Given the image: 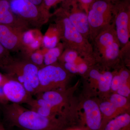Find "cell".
<instances>
[{"label": "cell", "instance_id": "1", "mask_svg": "<svg viewBox=\"0 0 130 130\" xmlns=\"http://www.w3.org/2000/svg\"><path fill=\"white\" fill-rule=\"evenodd\" d=\"M4 106L6 121L11 125L24 130H64L70 125L64 119L44 117L20 104L12 103Z\"/></svg>", "mask_w": 130, "mask_h": 130}, {"label": "cell", "instance_id": "2", "mask_svg": "<svg viewBox=\"0 0 130 130\" xmlns=\"http://www.w3.org/2000/svg\"><path fill=\"white\" fill-rule=\"evenodd\" d=\"M52 16L55 17V26L64 49L76 51L82 58L92 64H95L91 43L84 37L70 22L66 9L61 7L52 14Z\"/></svg>", "mask_w": 130, "mask_h": 130}, {"label": "cell", "instance_id": "3", "mask_svg": "<svg viewBox=\"0 0 130 130\" xmlns=\"http://www.w3.org/2000/svg\"><path fill=\"white\" fill-rule=\"evenodd\" d=\"M91 43L96 63L107 70L119 65L123 56L113 21L103 29Z\"/></svg>", "mask_w": 130, "mask_h": 130}, {"label": "cell", "instance_id": "4", "mask_svg": "<svg viewBox=\"0 0 130 130\" xmlns=\"http://www.w3.org/2000/svg\"><path fill=\"white\" fill-rule=\"evenodd\" d=\"M40 68L27 60L12 58L1 68L7 76L18 81L31 95H35L38 86Z\"/></svg>", "mask_w": 130, "mask_h": 130}, {"label": "cell", "instance_id": "5", "mask_svg": "<svg viewBox=\"0 0 130 130\" xmlns=\"http://www.w3.org/2000/svg\"><path fill=\"white\" fill-rule=\"evenodd\" d=\"M14 16L30 29H41L52 17L29 0H7Z\"/></svg>", "mask_w": 130, "mask_h": 130}, {"label": "cell", "instance_id": "6", "mask_svg": "<svg viewBox=\"0 0 130 130\" xmlns=\"http://www.w3.org/2000/svg\"><path fill=\"white\" fill-rule=\"evenodd\" d=\"M72 75L58 62L41 68L38 71L39 86L36 95L49 91L66 89Z\"/></svg>", "mask_w": 130, "mask_h": 130}, {"label": "cell", "instance_id": "7", "mask_svg": "<svg viewBox=\"0 0 130 130\" xmlns=\"http://www.w3.org/2000/svg\"><path fill=\"white\" fill-rule=\"evenodd\" d=\"M90 27L89 41L113 21V4L106 0H95L87 13Z\"/></svg>", "mask_w": 130, "mask_h": 130}, {"label": "cell", "instance_id": "8", "mask_svg": "<svg viewBox=\"0 0 130 130\" xmlns=\"http://www.w3.org/2000/svg\"><path fill=\"white\" fill-rule=\"evenodd\" d=\"M113 23L121 50L130 48V0H118L113 4Z\"/></svg>", "mask_w": 130, "mask_h": 130}, {"label": "cell", "instance_id": "9", "mask_svg": "<svg viewBox=\"0 0 130 130\" xmlns=\"http://www.w3.org/2000/svg\"><path fill=\"white\" fill-rule=\"evenodd\" d=\"M78 84L71 88L63 90L49 91L36 95V97L44 99L58 110L69 120L72 117L70 111V105L73 94L76 90Z\"/></svg>", "mask_w": 130, "mask_h": 130}, {"label": "cell", "instance_id": "10", "mask_svg": "<svg viewBox=\"0 0 130 130\" xmlns=\"http://www.w3.org/2000/svg\"><path fill=\"white\" fill-rule=\"evenodd\" d=\"M86 76L88 77L91 88L97 92L101 97L106 99L111 94L112 72L105 68L104 70L99 69L94 65L90 68Z\"/></svg>", "mask_w": 130, "mask_h": 130}, {"label": "cell", "instance_id": "11", "mask_svg": "<svg viewBox=\"0 0 130 130\" xmlns=\"http://www.w3.org/2000/svg\"><path fill=\"white\" fill-rule=\"evenodd\" d=\"M22 32L0 24V44L10 52H20L24 56L28 50L21 40Z\"/></svg>", "mask_w": 130, "mask_h": 130}, {"label": "cell", "instance_id": "12", "mask_svg": "<svg viewBox=\"0 0 130 130\" xmlns=\"http://www.w3.org/2000/svg\"><path fill=\"white\" fill-rule=\"evenodd\" d=\"M6 76V79L3 83V88L9 102L28 104L33 98L32 96L18 81Z\"/></svg>", "mask_w": 130, "mask_h": 130}, {"label": "cell", "instance_id": "13", "mask_svg": "<svg viewBox=\"0 0 130 130\" xmlns=\"http://www.w3.org/2000/svg\"><path fill=\"white\" fill-rule=\"evenodd\" d=\"M81 107L87 129L88 130H100L102 116L99 102L92 98H87L83 101Z\"/></svg>", "mask_w": 130, "mask_h": 130}, {"label": "cell", "instance_id": "14", "mask_svg": "<svg viewBox=\"0 0 130 130\" xmlns=\"http://www.w3.org/2000/svg\"><path fill=\"white\" fill-rule=\"evenodd\" d=\"M66 10L70 22L84 37L89 41L90 27L86 12L79 7L75 0H73L70 8Z\"/></svg>", "mask_w": 130, "mask_h": 130}, {"label": "cell", "instance_id": "15", "mask_svg": "<svg viewBox=\"0 0 130 130\" xmlns=\"http://www.w3.org/2000/svg\"><path fill=\"white\" fill-rule=\"evenodd\" d=\"M0 24L20 32L30 29L28 26L12 13L7 0H0Z\"/></svg>", "mask_w": 130, "mask_h": 130}, {"label": "cell", "instance_id": "16", "mask_svg": "<svg viewBox=\"0 0 130 130\" xmlns=\"http://www.w3.org/2000/svg\"><path fill=\"white\" fill-rule=\"evenodd\" d=\"M27 105L30 107V109L42 116L52 118L63 119L69 122L63 114L42 98L38 97L36 99L32 98Z\"/></svg>", "mask_w": 130, "mask_h": 130}, {"label": "cell", "instance_id": "17", "mask_svg": "<svg viewBox=\"0 0 130 130\" xmlns=\"http://www.w3.org/2000/svg\"><path fill=\"white\" fill-rule=\"evenodd\" d=\"M42 38L40 29H30L22 32L21 40L28 50V53L24 56L39 50L42 44Z\"/></svg>", "mask_w": 130, "mask_h": 130}, {"label": "cell", "instance_id": "18", "mask_svg": "<svg viewBox=\"0 0 130 130\" xmlns=\"http://www.w3.org/2000/svg\"><path fill=\"white\" fill-rule=\"evenodd\" d=\"M99 106L102 116V122L100 130H102L108 121L122 114L107 98L99 102Z\"/></svg>", "mask_w": 130, "mask_h": 130}, {"label": "cell", "instance_id": "19", "mask_svg": "<svg viewBox=\"0 0 130 130\" xmlns=\"http://www.w3.org/2000/svg\"><path fill=\"white\" fill-rule=\"evenodd\" d=\"M129 113L121 114L108 121L102 130H129Z\"/></svg>", "mask_w": 130, "mask_h": 130}, {"label": "cell", "instance_id": "20", "mask_svg": "<svg viewBox=\"0 0 130 130\" xmlns=\"http://www.w3.org/2000/svg\"><path fill=\"white\" fill-rule=\"evenodd\" d=\"M60 40L55 26L50 27L43 36L42 44L46 49L53 48L58 46Z\"/></svg>", "mask_w": 130, "mask_h": 130}, {"label": "cell", "instance_id": "21", "mask_svg": "<svg viewBox=\"0 0 130 130\" xmlns=\"http://www.w3.org/2000/svg\"><path fill=\"white\" fill-rule=\"evenodd\" d=\"M107 99L121 113H129L130 103L128 98L116 93H112Z\"/></svg>", "mask_w": 130, "mask_h": 130}, {"label": "cell", "instance_id": "22", "mask_svg": "<svg viewBox=\"0 0 130 130\" xmlns=\"http://www.w3.org/2000/svg\"><path fill=\"white\" fill-rule=\"evenodd\" d=\"M62 48H64L63 44H59L53 48L45 49L44 51V66L53 64L58 62L63 52Z\"/></svg>", "mask_w": 130, "mask_h": 130}, {"label": "cell", "instance_id": "23", "mask_svg": "<svg viewBox=\"0 0 130 130\" xmlns=\"http://www.w3.org/2000/svg\"><path fill=\"white\" fill-rule=\"evenodd\" d=\"M85 59L79 56L76 51L69 49H64L58 60L60 63H77Z\"/></svg>", "mask_w": 130, "mask_h": 130}, {"label": "cell", "instance_id": "24", "mask_svg": "<svg viewBox=\"0 0 130 130\" xmlns=\"http://www.w3.org/2000/svg\"><path fill=\"white\" fill-rule=\"evenodd\" d=\"M22 58L27 60L39 68L44 66L43 50H38L28 54Z\"/></svg>", "mask_w": 130, "mask_h": 130}, {"label": "cell", "instance_id": "25", "mask_svg": "<svg viewBox=\"0 0 130 130\" xmlns=\"http://www.w3.org/2000/svg\"><path fill=\"white\" fill-rule=\"evenodd\" d=\"M73 0H44L42 9L47 14H51L50 10L53 7L61 3V7L68 9L71 6Z\"/></svg>", "mask_w": 130, "mask_h": 130}, {"label": "cell", "instance_id": "26", "mask_svg": "<svg viewBox=\"0 0 130 130\" xmlns=\"http://www.w3.org/2000/svg\"><path fill=\"white\" fill-rule=\"evenodd\" d=\"M113 76L111 83V90L112 93H116L117 90L120 88V86L124 84L130 83H125L120 76L117 70L112 72Z\"/></svg>", "mask_w": 130, "mask_h": 130}, {"label": "cell", "instance_id": "27", "mask_svg": "<svg viewBox=\"0 0 130 130\" xmlns=\"http://www.w3.org/2000/svg\"><path fill=\"white\" fill-rule=\"evenodd\" d=\"M12 58L10 52L0 44V69L6 64Z\"/></svg>", "mask_w": 130, "mask_h": 130}, {"label": "cell", "instance_id": "28", "mask_svg": "<svg viewBox=\"0 0 130 130\" xmlns=\"http://www.w3.org/2000/svg\"><path fill=\"white\" fill-rule=\"evenodd\" d=\"M116 93L129 99L130 95V83L123 84Z\"/></svg>", "mask_w": 130, "mask_h": 130}, {"label": "cell", "instance_id": "29", "mask_svg": "<svg viewBox=\"0 0 130 130\" xmlns=\"http://www.w3.org/2000/svg\"><path fill=\"white\" fill-rule=\"evenodd\" d=\"M79 7L86 12L87 14L88 10L90 5L95 0H75Z\"/></svg>", "mask_w": 130, "mask_h": 130}, {"label": "cell", "instance_id": "30", "mask_svg": "<svg viewBox=\"0 0 130 130\" xmlns=\"http://www.w3.org/2000/svg\"><path fill=\"white\" fill-rule=\"evenodd\" d=\"M3 83L0 85V103L6 105L8 104L9 101L7 99L4 93L3 88Z\"/></svg>", "mask_w": 130, "mask_h": 130}, {"label": "cell", "instance_id": "31", "mask_svg": "<svg viewBox=\"0 0 130 130\" xmlns=\"http://www.w3.org/2000/svg\"><path fill=\"white\" fill-rule=\"evenodd\" d=\"M33 4L41 8L44 0H29ZM42 9V8H41Z\"/></svg>", "mask_w": 130, "mask_h": 130}, {"label": "cell", "instance_id": "32", "mask_svg": "<svg viewBox=\"0 0 130 130\" xmlns=\"http://www.w3.org/2000/svg\"><path fill=\"white\" fill-rule=\"evenodd\" d=\"M6 78L7 76L6 74H3L0 72V85L4 83Z\"/></svg>", "mask_w": 130, "mask_h": 130}, {"label": "cell", "instance_id": "33", "mask_svg": "<svg viewBox=\"0 0 130 130\" xmlns=\"http://www.w3.org/2000/svg\"><path fill=\"white\" fill-rule=\"evenodd\" d=\"M0 130H6L4 126L1 123H0Z\"/></svg>", "mask_w": 130, "mask_h": 130}, {"label": "cell", "instance_id": "34", "mask_svg": "<svg viewBox=\"0 0 130 130\" xmlns=\"http://www.w3.org/2000/svg\"><path fill=\"white\" fill-rule=\"evenodd\" d=\"M108 2L111 3L112 4H114L118 0H106Z\"/></svg>", "mask_w": 130, "mask_h": 130}, {"label": "cell", "instance_id": "35", "mask_svg": "<svg viewBox=\"0 0 130 130\" xmlns=\"http://www.w3.org/2000/svg\"><path fill=\"white\" fill-rule=\"evenodd\" d=\"M64 130H82L79 129H73V128H66Z\"/></svg>", "mask_w": 130, "mask_h": 130}, {"label": "cell", "instance_id": "36", "mask_svg": "<svg viewBox=\"0 0 130 130\" xmlns=\"http://www.w3.org/2000/svg\"></svg>", "mask_w": 130, "mask_h": 130}]
</instances>
